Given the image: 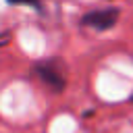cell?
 <instances>
[{"mask_svg": "<svg viewBox=\"0 0 133 133\" xmlns=\"http://www.w3.org/2000/svg\"><path fill=\"white\" fill-rule=\"evenodd\" d=\"M116 17H118V12L114 8H100V10H94V12L85 15L83 25H87L91 29H98V31H104V29L114 25Z\"/></svg>", "mask_w": 133, "mask_h": 133, "instance_id": "cell-1", "label": "cell"}, {"mask_svg": "<svg viewBox=\"0 0 133 133\" xmlns=\"http://www.w3.org/2000/svg\"><path fill=\"white\" fill-rule=\"evenodd\" d=\"M37 73H39V79H44L52 89H60L62 87V73L58 69L56 62H44L37 66Z\"/></svg>", "mask_w": 133, "mask_h": 133, "instance_id": "cell-2", "label": "cell"}, {"mask_svg": "<svg viewBox=\"0 0 133 133\" xmlns=\"http://www.w3.org/2000/svg\"><path fill=\"white\" fill-rule=\"evenodd\" d=\"M8 2H12V4H19V2H29V0H8ZM33 2V0H31Z\"/></svg>", "mask_w": 133, "mask_h": 133, "instance_id": "cell-3", "label": "cell"}]
</instances>
